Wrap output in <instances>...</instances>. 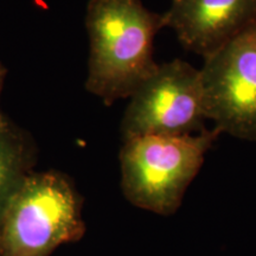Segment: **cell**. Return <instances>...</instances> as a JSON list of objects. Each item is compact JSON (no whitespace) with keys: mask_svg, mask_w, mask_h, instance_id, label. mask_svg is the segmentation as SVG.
Returning a JSON list of instances; mask_svg holds the SVG:
<instances>
[{"mask_svg":"<svg viewBox=\"0 0 256 256\" xmlns=\"http://www.w3.org/2000/svg\"><path fill=\"white\" fill-rule=\"evenodd\" d=\"M162 28L164 14L151 12L140 0H89L86 89L108 106L130 98L158 68L153 43Z\"/></svg>","mask_w":256,"mask_h":256,"instance_id":"obj_1","label":"cell"},{"mask_svg":"<svg viewBox=\"0 0 256 256\" xmlns=\"http://www.w3.org/2000/svg\"><path fill=\"white\" fill-rule=\"evenodd\" d=\"M36 148L28 133L11 124L0 128V224L19 188L31 174Z\"/></svg>","mask_w":256,"mask_h":256,"instance_id":"obj_7","label":"cell"},{"mask_svg":"<svg viewBox=\"0 0 256 256\" xmlns=\"http://www.w3.org/2000/svg\"><path fill=\"white\" fill-rule=\"evenodd\" d=\"M6 68L4 66H2V63H0V92H2V84H4V81H5V76H6ZM10 122V120L6 119L4 115L2 114V112H0V128L2 127H5L6 124Z\"/></svg>","mask_w":256,"mask_h":256,"instance_id":"obj_8","label":"cell"},{"mask_svg":"<svg viewBox=\"0 0 256 256\" xmlns=\"http://www.w3.org/2000/svg\"><path fill=\"white\" fill-rule=\"evenodd\" d=\"M208 120L200 72L182 60L159 64L130 98L121 122L122 140L144 136L203 132Z\"/></svg>","mask_w":256,"mask_h":256,"instance_id":"obj_4","label":"cell"},{"mask_svg":"<svg viewBox=\"0 0 256 256\" xmlns=\"http://www.w3.org/2000/svg\"><path fill=\"white\" fill-rule=\"evenodd\" d=\"M162 14L183 46L206 60L256 26V0H176Z\"/></svg>","mask_w":256,"mask_h":256,"instance_id":"obj_6","label":"cell"},{"mask_svg":"<svg viewBox=\"0 0 256 256\" xmlns=\"http://www.w3.org/2000/svg\"><path fill=\"white\" fill-rule=\"evenodd\" d=\"M220 132L188 136H144L124 140L120 152L121 188L133 206L168 216L180 206Z\"/></svg>","mask_w":256,"mask_h":256,"instance_id":"obj_2","label":"cell"},{"mask_svg":"<svg viewBox=\"0 0 256 256\" xmlns=\"http://www.w3.org/2000/svg\"><path fill=\"white\" fill-rule=\"evenodd\" d=\"M172 2H176V0H172Z\"/></svg>","mask_w":256,"mask_h":256,"instance_id":"obj_9","label":"cell"},{"mask_svg":"<svg viewBox=\"0 0 256 256\" xmlns=\"http://www.w3.org/2000/svg\"><path fill=\"white\" fill-rule=\"evenodd\" d=\"M208 120L220 133L256 140V26L204 60L200 69Z\"/></svg>","mask_w":256,"mask_h":256,"instance_id":"obj_5","label":"cell"},{"mask_svg":"<svg viewBox=\"0 0 256 256\" xmlns=\"http://www.w3.org/2000/svg\"><path fill=\"white\" fill-rule=\"evenodd\" d=\"M86 232L82 198L66 174L32 172L0 224V256H50Z\"/></svg>","mask_w":256,"mask_h":256,"instance_id":"obj_3","label":"cell"}]
</instances>
